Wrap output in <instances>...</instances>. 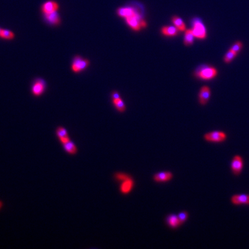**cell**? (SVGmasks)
Instances as JSON below:
<instances>
[{
  "instance_id": "5bb4252c",
  "label": "cell",
  "mask_w": 249,
  "mask_h": 249,
  "mask_svg": "<svg viewBox=\"0 0 249 249\" xmlns=\"http://www.w3.org/2000/svg\"><path fill=\"white\" fill-rule=\"evenodd\" d=\"M117 13L121 17L125 19L137 15L136 10L132 8H121L117 10Z\"/></svg>"
},
{
  "instance_id": "f1b7e54d",
  "label": "cell",
  "mask_w": 249,
  "mask_h": 249,
  "mask_svg": "<svg viewBox=\"0 0 249 249\" xmlns=\"http://www.w3.org/2000/svg\"><path fill=\"white\" fill-rule=\"evenodd\" d=\"M2 29L0 28V34H1V31H2Z\"/></svg>"
},
{
  "instance_id": "e0dca14e",
  "label": "cell",
  "mask_w": 249,
  "mask_h": 249,
  "mask_svg": "<svg viewBox=\"0 0 249 249\" xmlns=\"http://www.w3.org/2000/svg\"><path fill=\"white\" fill-rule=\"evenodd\" d=\"M231 201L234 204H249V195H235Z\"/></svg>"
},
{
  "instance_id": "d4e9b609",
  "label": "cell",
  "mask_w": 249,
  "mask_h": 249,
  "mask_svg": "<svg viewBox=\"0 0 249 249\" xmlns=\"http://www.w3.org/2000/svg\"><path fill=\"white\" fill-rule=\"evenodd\" d=\"M242 47H243L242 43L240 41H237L230 48V50L233 51L234 52L236 53V54H238L239 51L241 50V49H242Z\"/></svg>"
},
{
  "instance_id": "4316f807",
  "label": "cell",
  "mask_w": 249,
  "mask_h": 249,
  "mask_svg": "<svg viewBox=\"0 0 249 249\" xmlns=\"http://www.w3.org/2000/svg\"><path fill=\"white\" fill-rule=\"evenodd\" d=\"M112 98L114 99H119V98H120V95L119 94H118V92H114L113 94H112Z\"/></svg>"
},
{
  "instance_id": "d6986e66",
  "label": "cell",
  "mask_w": 249,
  "mask_h": 249,
  "mask_svg": "<svg viewBox=\"0 0 249 249\" xmlns=\"http://www.w3.org/2000/svg\"><path fill=\"white\" fill-rule=\"evenodd\" d=\"M194 34L191 30H188L184 34V44L186 46H189L193 44L194 40Z\"/></svg>"
},
{
  "instance_id": "52a82bcc",
  "label": "cell",
  "mask_w": 249,
  "mask_h": 249,
  "mask_svg": "<svg viewBox=\"0 0 249 249\" xmlns=\"http://www.w3.org/2000/svg\"><path fill=\"white\" fill-rule=\"evenodd\" d=\"M173 174L170 171H162L154 175L153 180L157 183L167 182L173 179Z\"/></svg>"
},
{
  "instance_id": "ac0fdd59",
  "label": "cell",
  "mask_w": 249,
  "mask_h": 249,
  "mask_svg": "<svg viewBox=\"0 0 249 249\" xmlns=\"http://www.w3.org/2000/svg\"><path fill=\"white\" fill-rule=\"evenodd\" d=\"M178 29L176 27L165 26L162 28V32L167 36H175L178 33Z\"/></svg>"
},
{
  "instance_id": "277c9868",
  "label": "cell",
  "mask_w": 249,
  "mask_h": 249,
  "mask_svg": "<svg viewBox=\"0 0 249 249\" xmlns=\"http://www.w3.org/2000/svg\"><path fill=\"white\" fill-rule=\"evenodd\" d=\"M192 31L195 38L204 39L206 37V30L204 24L199 20H195L193 24Z\"/></svg>"
},
{
  "instance_id": "5b68a950",
  "label": "cell",
  "mask_w": 249,
  "mask_h": 249,
  "mask_svg": "<svg viewBox=\"0 0 249 249\" xmlns=\"http://www.w3.org/2000/svg\"><path fill=\"white\" fill-rule=\"evenodd\" d=\"M204 139L209 142L219 143L224 141L226 139V135L223 132L214 131L206 133L204 136Z\"/></svg>"
},
{
  "instance_id": "4fadbf2b",
  "label": "cell",
  "mask_w": 249,
  "mask_h": 249,
  "mask_svg": "<svg viewBox=\"0 0 249 249\" xmlns=\"http://www.w3.org/2000/svg\"><path fill=\"white\" fill-rule=\"evenodd\" d=\"M166 223L173 229H176L181 225L178 215L174 214H170L167 216Z\"/></svg>"
},
{
  "instance_id": "9c48e42d",
  "label": "cell",
  "mask_w": 249,
  "mask_h": 249,
  "mask_svg": "<svg viewBox=\"0 0 249 249\" xmlns=\"http://www.w3.org/2000/svg\"><path fill=\"white\" fill-rule=\"evenodd\" d=\"M135 182L133 179L129 177V178L122 182L120 186V191L122 194H128L133 189Z\"/></svg>"
},
{
  "instance_id": "30bf717a",
  "label": "cell",
  "mask_w": 249,
  "mask_h": 249,
  "mask_svg": "<svg viewBox=\"0 0 249 249\" xmlns=\"http://www.w3.org/2000/svg\"><path fill=\"white\" fill-rule=\"evenodd\" d=\"M210 90L208 86H203L199 91V101L201 105L206 104L210 97Z\"/></svg>"
},
{
  "instance_id": "6da1fadb",
  "label": "cell",
  "mask_w": 249,
  "mask_h": 249,
  "mask_svg": "<svg viewBox=\"0 0 249 249\" xmlns=\"http://www.w3.org/2000/svg\"><path fill=\"white\" fill-rule=\"evenodd\" d=\"M217 74V70L212 66L207 65L201 66L195 73V75L197 77L203 80L212 79L216 76Z\"/></svg>"
},
{
  "instance_id": "7c38bea8",
  "label": "cell",
  "mask_w": 249,
  "mask_h": 249,
  "mask_svg": "<svg viewBox=\"0 0 249 249\" xmlns=\"http://www.w3.org/2000/svg\"><path fill=\"white\" fill-rule=\"evenodd\" d=\"M45 20L51 25H58L61 23V17L57 12L44 15Z\"/></svg>"
},
{
  "instance_id": "484cf974",
  "label": "cell",
  "mask_w": 249,
  "mask_h": 249,
  "mask_svg": "<svg viewBox=\"0 0 249 249\" xmlns=\"http://www.w3.org/2000/svg\"><path fill=\"white\" fill-rule=\"evenodd\" d=\"M115 178L118 181H124L125 180L129 178L130 177L128 175L126 174L123 173H116L114 175Z\"/></svg>"
},
{
  "instance_id": "9a60e30c",
  "label": "cell",
  "mask_w": 249,
  "mask_h": 249,
  "mask_svg": "<svg viewBox=\"0 0 249 249\" xmlns=\"http://www.w3.org/2000/svg\"><path fill=\"white\" fill-rule=\"evenodd\" d=\"M56 135L60 142L63 144L70 139L67 130L63 127L60 126L56 130Z\"/></svg>"
},
{
  "instance_id": "ffe728a7",
  "label": "cell",
  "mask_w": 249,
  "mask_h": 249,
  "mask_svg": "<svg viewBox=\"0 0 249 249\" xmlns=\"http://www.w3.org/2000/svg\"><path fill=\"white\" fill-rule=\"evenodd\" d=\"M172 21L175 26L180 31H184L186 30V26L184 21L178 16H174L172 19Z\"/></svg>"
},
{
  "instance_id": "83f0119b",
  "label": "cell",
  "mask_w": 249,
  "mask_h": 249,
  "mask_svg": "<svg viewBox=\"0 0 249 249\" xmlns=\"http://www.w3.org/2000/svg\"><path fill=\"white\" fill-rule=\"evenodd\" d=\"M2 205H3V204H2V201H0V209L2 208Z\"/></svg>"
},
{
  "instance_id": "cb8c5ba5",
  "label": "cell",
  "mask_w": 249,
  "mask_h": 249,
  "mask_svg": "<svg viewBox=\"0 0 249 249\" xmlns=\"http://www.w3.org/2000/svg\"><path fill=\"white\" fill-rule=\"evenodd\" d=\"M178 219L180 220V223L181 225L184 224V223L187 221L189 217V214L186 211H182L178 214Z\"/></svg>"
},
{
  "instance_id": "8992f818",
  "label": "cell",
  "mask_w": 249,
  "mask_h": 249,
  "mask_svg": "<svg viewBox=\"0 0 249 249\" xmlns=\"http://www.w3.org/2000/svg\"><path fill=\"white\" fill-rule=\"evenodd\" d=\"M59 8H60L59 4L56 1L50 0L45 2V3L42 5L41 10L43 15H46L57 12Z\"/></svg>"
},
{
  "instance_id": "8fae6325",
  "label": "cell",
  "mask_w": 249,
  "mask_h": 249,
  "mask_svg": "<svg viewBox=\"0 0 249 249\" xmlns=\"http://www.w3.org/2000/svg\"><path fill=\"white\" fill-rule=\"evenodd\" d=\"M243 167V160L240 156H235L231 163L232 170L235 175H238Z\"/></svg>"
},
{
  "instance_id": "603a6c76",
  "label": "cell",
  "mask_w": 249,
  "mask_h": 249,
  "mask_svg": "<svg viewBox=\"0 0 249 249\" xmlns=\"http://www.w3.org/2000/svg\"><path fill=\"white\" fill-rule=\"evenodd\" d=\"M238 54H236V53L234 52L233 51L229 49L227 53L225 54L224 57V61L227 63V64H229L230 63L232 60L234 59L235 57Z\"/></svg>"
},
{
  "instance_id": "7402d4cb",
  "label": "cell",
  "mask_w": 249,
  "mask_h": 249,
  "mask_svg": "<svg viewBox=\"0 0 249 249\" xmlns=\"http://www.w3.org/2000/svg\"><path fill=\"white\" fill-rule=\"evenodd\" d=\"M113 103L115 108L120 112H124L126 109L124 102L121 98L113 100Z\"/></svg>"
},
{
  "instance_id": "7a4b0ae2",
  "label": "cell",
  "mask_w": 249,
  "mask_h": 249,
  "mask_svg": "<svg viewBox=\"0 0 249 249\" xmlns=\"http://www.w3.org/2000/svg\"><path fill=\"white\" fill-rule=\"evenodd\" d=\"M90 65L89 61L77 55L75 57L71 65V68L73 72L79 73L85 69Z\"/></svg>"
},
{
  "instance_id": "2e32d148",
  "label": "cell",
  "mask_w": 249,
  "mask_h": 249,
  "mask_svg": "<svg viewBox=\"0 0 249 249\" xmlns=\"http://www.w3.org/2000/svg\"><path fill=\"white\" fill-rule=\"evenodd\" d=\"M65 152L70 155H75L77 152V148L75 143L69 139L68 141L62 144Z\"/></svg>"
},
{
  "instance_id": "3957f363",
  "label": "cell",
  "mask_w": 249,
  "mask_h": 249,
  "mask_svg": "<svg viewBox=\"0 0 249 249\" xmlns=\"http://www.w3.org/2000/svg\"><path fill=\"white\" fill-rule=\"evenodd\" d=\"M126 20L130 27L135 31H139L142 27L146 26L145 22L141 19L140 16L138 14L126 18Z\"/></svg>"
},
{
  "instance_id": "ba28073f",
  "label": "cell",
  "mask_w": 249,
  "mask_h": 249,
  "mask_svg": "<svg viewBox=\"0 0 249 249\" xmlns=\"http://www.w3.org/2000/svg\"><path fill=\"white\" fill-rule=\"evenodd\" d=\"M46 84L45 81L42 79H37L32 87V92L36 96L42 95L46 89Z\"/></svg>"
},
{
  "instance_id": "44dd1931",
  "label": "cell",
  "mask_w": 249,
  "mask_h": 249,
  "mask_svg": "<svg viewBox=\"0 0 249 249\" xmlns=\"http://www.w3.org/2000/svg\"><path fill=\"white\" fill-rule=\"evenodd\" d=\"M0 38L5 40H12L15 38V34L10 30L2 29L0 34Z\"/></svg>"
}]
</instances>
